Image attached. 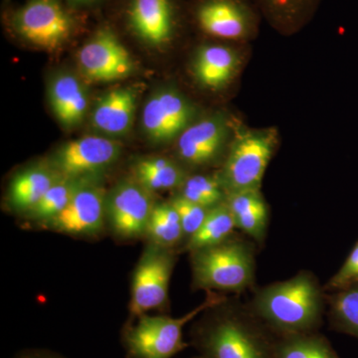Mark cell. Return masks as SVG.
Wrapping results in <instances>:
<instances>
[{
  "instance_id": "cell-15",
  "label": "cell",
  "mask_w": 358,
  "mask_h": 358,
  "mask_svg": "<svg viewBox=\"0 0 358 358\" xmlns=\"http://www.w3.org/2000/svg\"><path fill=\"white\" fill-rule=\"evenodd\" d=\"M225 126L218 119L196 122L179 136L178 154L190 166L209 164L220 152L225 141Z\"/></svg>"
},
{
  "instance_id": "cell-4",
  "label": "cell",
  "mask_w": 358,
  "mask_h": 358,
  "mask_svg": "<svg viewBox=\"0 0 358 358\" xmlns=\"http://www.w3.org/2000/svg\"><path fill=\"white\" fill-rule=\"evenodd\" d=\"M203 358H275L277 346L238 317L222 315L207 322L196 336Z\"/></svg>"
},
{
  "instance_id": "cell-34",
  "label": "cell",
  "mask_w": 358,
  "mask_h": 358,
  "mask_svg": "<svg viewBox=\"0 0 358 358\" xmlns=\"http://www.w3.org/2000/svg\"><path fill=\"white\" fill-rule=\"evenodd\" d=\"M357 281L358 282V278H357Z\"/></svg>"
},
{
  "instance_id": "cell-11",
  "label": "cell",
  "mask_w": 358,
  "mask_h": 358,
  "mask_svg": "<svg viewBox=\"0 0 358 358\" xmlns=\"http://www.w3.org/2000/svg\"><path fill=\"white\" fill-rule=\"evenodd\" d=\"M120 155L121 145L115 141L103 136H84L59 148L51 166L63 178H91L114 164Z\"/></svg>"
},
{
  "instance_id": "cell-10",
  "label": "cell",
  "mask_w": 358,
  "mask_h": 358,
  "mask_svg": "<svg viewBox=\"0 0 358 358\" xmlns=\"http://www.w3.org/2000/svg\"><path fill=\"white\" fill-rule=\"evenodd\" d=\"M78 62L85 77L92 82L117 81L134 70L133 57L108 28H103L85 43L78 53Z\"/></svg>"
},
{
  "instance_id": "cell-26",
  "label": "cell",
  "mask_w": 358,
  "mask_h": 358,
  "mask_svg": "<svg viewBox=\"0 0 358 358\" xmlns=\"http://www.w3.org/2000/svg\"><path fill=\"white\" fill-rule=\"evenodd\" d=\"M179 195L194 203L211 209L222 203L224 190L220 180L210 176H194L185 178Z\"/></svg>"
},
{
  "instance_id": "cell-18",
  "label": "cell",
  "mask_w": 358,
  "mask_h": 358,
  "mask_svg": "<svg viewBox=\"0 0 358 358\" xmlns=\"http://www.w3.org/2000/svg\"><path fill=\"white\" fill-rule=\"evenodd\" d=\"M52 110L66 127L79 124L88 109V96L78 78L61 74L53 80L49 91Z\"/></svg>"
},
{
  "instance_id": "cell-2",
  "label": "cell",
  "mask_w": 358,
  "mask_h": 358,
  "mask_svg": "<svg viewBox=\"0 0 358 358\" xmlns=\"http://www.w3.org/2000/svg\"><path fill=\"white\" fill-rule=\"evenodd\" d=\"M218 296H209L199 307L180 317L166 315H140L136 324L126 327L124 345L128 358H171L188 345L183 341V327L204 310L220 303Z\"/></svg>"
},
{
  "instance_id": "cell-14",
  "label": "cell",
  "mask_w": 358,
  "mask_h": 358,
  "mask_svg": "<svg viewBox=\"0 0 358 358\" xmlns=\"http://www.w3.org/2000/svg\"><path fill=\"white\" fill-rule=\"evenodd\" d=\"M131 29L154 46L169 43L176 29L173 0H131L128 11Z\"/></svg>"
},
{
  "instance_id": "cell-22",
  "label": "cell",
  "mask_w": 358,
  "mask_h": 358,
  "mask_svg": "<svg viewBox=\"0 0 358 358\" xmlns=\"http://www.w3.org/2000/svg\"><path fill=\"white\" fill-rule=\"evenodd\" d=\"M235 227L234 216L227 203L222 202L209 210L199 229L188 238L185 249L193 253L222 243Z\"/></svg>"
},
{
  "instance_id": "cell-1",
  "label": "cell",
  "mask_w": 358,
  "mask_h": 358,
  "mask_svg": "<svg viewBox=\"0 0 358 358\" xmlns=\"http://www.w3.org/2000/svg\"><path fill=\"white\" fill-rule=\"evenodd\" d=\"M256 310L263 320L282 333H310L320 319L319 289L308 275H299L261 292Z\"/></svg>"
},
{
  "instance_id": "cell-5",
  "label": "cell",
  "mask_w": 358,
  "mask_h": 358,
  "mask_svg": "<svg viewBox=\"0 0 358 358\" xmlns=\"http://www.w3.org/2000/svg\"><path fill=\"white\" fill-rule=\"evenodd\" d=\"M274 134L249 131L239 134L224 164L220 180L231 193L259 190L275 148Z\"/></svg>"
},
{
  "instance_id": "cell-7",
  "label": "cell",
  "mask_w": 358,
  "mask_h": 358,
  "mask_svg": "<svg viewBox=\"0 0 358 358\" xmlns=\"http://www.w3.org/2000/svg\"><path fill=\"white\" fill-rule=\"evenodd\" d=\"M174 264L173 250L152 243L145 246L131 282L129 312L133 317H140L166 305Z\"/></svg>"
},
{
  "instance_id": "cell-29",
  "label": "cell",
  "mask_w": 358,
  "mask_h": 358,
  "mask_svg": "<svg viewBox=\"0 0 358 358\" xmlns=\"http://www.w3.org/2000/svg\"><path fill=\"white\" fill-rule=\"evenodd\" d=\"M171 202L180 217L185 236L188 238L192 236L199 229L200 226L204 222L207 214L210 210V209L200 206L179 194L171 199Z\"/></svg>"
},
{
  "instance_id": "cell-28",
  "label": "cell",
  "mask_w": 358,
  "mask_h": 358,
  "mask_svg": "<svg viewBox=\"0 0 358 358\" xmlns=\"http://www.w3.org/2000/svg\"><path fill=\"white\" fill-rule=\"evenodd\" d=\"M334 312L339 327L358 338V288L338 294L334 301Z\"/></svg>"
},
{
  "instance_id": "cell-19",
  "label": "cell",
  "mask_w": 358,
  "mask_h": 358,
  "mask_svg": "<svg viewBox=\"0 0 358 358\" xmlns=\"http://www.w3.org/2000/svg\"><path fill=\"white\" fill-rule=\"evenodd\" d=\"M237 65L236 52L233 49L223 45H206L197 52L193 69L203 86L219 89L230 81Z\"/></svg>"
},
{
  "instance_id": "cell-8",
  "label": "cell",
  "mask_w": 358,
  "mask_h": 358,
  "mask_svg": "<svg viewBox=\"0 0 358 358\" xmlns=\"http://www.w3.org/2000/svg\"><path fill=\"white\" fill-rule=\"evenodd\" d=\"M154 192L136 179L120 181L107 195L106 218L115 236L121 240L145 237L155 206Z\"/></svg>"
},
{
  "instance_id": "cell-16",
  "label": "cell",
  "mask_w": 358,
  "mask_h": 358,
  "mask_svg": "<svg viewBox=\"0 0 358 358\" xmlns=\"http://www.w3.org/2000/svg\"><path fill=\"white\" fill-rule=\"evenodd\" d=\"M60 178L51 164H39L21 171L9 186L6 199L9 208L25 215Z\"/></svg>"
},
{
  "instance_id": "cell-12",
  "label": "cell",
  "mask_w": 358,
  "mask_h": 358,
  "mask_svg": "<svg viewBox=\"0 0 358 358\" xmlns=\"http://www.w3.org/2000/svg\"><path fill=\"white\" fill-rule=\"evenodd\" d=\"M192 108L178 92L162 90L148 99L143 110L145 133L157 143L176 138L188 128Z\"/></svg>"
},
{
  "instance_id": "cell-3",
  "label": "cell",
  "mask_w": 358,
  "mask_h": 358,
  "mask_svg": "<svg viewBox=\"0 0 358 358\" xmlns=\"http://www.w3.org/2000/svg\"><path fill=\"white\" fill-rule=\"evenodd\" d=\"M192 254L196 288L237 292L253 280V259L243 244L224 241Z\"/></svg>"
},
{
  "instance_id": "cell-31",
  "label": "cell",
  "mask_w": 358,
  "mask_h": 358,
  "mask_svg": "<svg viewBox=\"0 0 358 358\" xmlns=\"http://www.w3.org/2000/svg\"><path fill=\"white\" fill-rule=\"evenodd\" d=\"M20 358H61L56 355H50L46 352H31L28 355H22Z\"/></svg>"
},
{
  "instance_id": "cell-13",
  "label": "cell",
  "mask_w": 358,
  "mask_h": 358,
  "mask_svg": "<svg viewBox=\"0 0 358 358\" xmlns=\"http://www.w3.org/2000/svg\"><path fill=\"white\" fill-rule=\"evenodd\" d=\"M197 22L202 30L218 38H246L254 20L246 4L239 0H207L197 8Z\"/></svg>"
},
{
  "instance_id": "cell-21",
  "label": "cell",
  "mask_w": 358,
  "mask_h": 358,
  "mask_svg": "<svg viewBox=\"0 0 358 358\" xmlns=\"http://www.w3.org/2000/svg\"><path fill=\"white\" fill-rule=\"evenodd\" d=\"M133 171V178L152 192L173 189L182 185L185 180L181 167L166 157H152L138 160Z\"/></svg>"
},
{
  "instance_id": "cell-23",
  "label": "cell",
  "mask_w": 358,
  "mask_h": 358,
  "mask_svg": "<svg viewBox=\"0 0 358 358\" xmlns=\"http://www.w3.org/2000/svg\"><path fill=\"white\" fill-rule=\"evenodd\" d=\"M183 237L182 224L173 203L169 201L155 204L145 233L148 243L173 249Z\"/></svg>"
},
{
  "instance_id": "cell-6",
  "label": "cell",
  "mask_w": 358,
  "mask_h": 358,
  "mask_svg": "<svg viewBox=\"0 0 358 358\" xmlns=\"http://www.w3.org/2000/svg\"><path fill=\"white\" fill-rule=\"evenodd\" d=\"M15 31L42 50H60L72 35L74 21L59 0H28L14 13Z\"/></svg>"
},
{
  "instance_id": "cell-33",
  "label": "cell",
  "mask_w": 358,
  "mask_h": 358,
  "mask_svg": "<svg viewBox=\"0 0 358 358\" xmlns=\"http://www.w3.org/2000/svg\"><path fill=\"white\" fill-rule=\"evenodd\" d=\"M195 358H203V357H195Z\"/></svg>"
},
{
  "instance_id": "cell-25",
  "label": "cell",
  "mask_w": 358,
  "mask_h": 358,
  "mask_svg": "<svg viewBox=\"0 0 358 358\" xmlns=\"http://www.w3.org/2000/svg\"><path fill=\"white\" fill-rule=\"evenodd\" d=\"M275 358H339L326 339L307 334H288L277 345Z\"/></svg>"
},
{
  "instance_id": "cell-30",
  "label": "cell",
  "mask_w": 358,
  "mask_h": 358,
  "mask_svg": "<svg viewBox=\"0 0 358 358\" xmlns=\"http://www.w3.org/2000/svg\"><path fill=\"white\" fill-rule=\"evenodd\" d=\"M358 278V243L352 250L345 265L334 275L331 285L334 287H343L352 281H357Z\"/></svg>"
},
{
  "instance_id": "cell-32",
  "label": "cell",
  "mask_w": 358,
  "mask_h": 358,
  "mask_svg": "<svg viewBox=\"0 0 358 358\" xmlns=\"http://www.w3.org/2000/svg\"><path fill=\"white\" fill-rule=\"evenodd\" d=\"M69 1L75 4H89L95 1V0H69Z\"/></svg>"
},
{
  "instance_id": "cell-20",
  "label": "cell",
  "mask_w": 358,
  "mask_h": 358,
  "mask_svg": "<svg viewBox=\"0 0 358 358\" xmlns=\"http://www.w3.org/2000/svg\"><path fill=\"white\" fill-rule=\"evenodd\" d=\"M236 227L257 240L262 239L267 225V206L259 190L231 193L227 202Z\"/></svg>"
},
{
  "instance_id": "cell-17",
  "label": "cell",
  "mask_w": 358,
  "mask_h": 358,
  "mask_svg": "<svg viewBox=\"0 0 358 358\" xmlns=\"http://www.w3.org/2000/svg\"><path fill=\"white\" fill-rule=\"evenodd\" d=\"M136 103L131 89L113 90L96 103L92 117L94 127L113 136L126 134L133 124Z\"/></svg>"
},
{
  "instance_id": "cell-27",
  "label": "cell",
  "mask_w": 358,
  "mask_h": 358,
  "mask_svg": "<svg viewBox=\"0 0 358 358\" xmlns=\"http://www.w3.org/2000/svg\"><path fill=\"white\" fill-rule=\"evenodd\" d=\"M273 20L284 26L294 25L308 13L315 0H261Z\"/></svg>"
},
{
  "instance_id": "cell-9",
  "label": "cell",
  "mask_w": 358,
  "mask_h": 358,
  "mask_svg": "<svg viewBox=\"0 0 358 358\" xmlns=\"http://www.w3.org/2000/svg\"><path fill=\"white\" fill-rule=\"evenodd\" d=\"M107 195L96 176L86 178L64 210L42 227L69 236H96L102 232L107 221Z\"/></svg>"
},
{
  "instance_id": "cell-24",
  "label": "cell",
  "mask_w": 358,
  "mask_h": 358,
  "mask_svg": "<svg viewBox=\"0 0 358 358\" xmlns=\"http://www.w3.org/2000/svg\"><path fill=\"white\" fill-rule=\"evenodd\" d=\"M92 178V176H91ZM84 178H67L61 176L60 178L51 186L37 205L25 214V217L33 222L43 226L52 218L58 215L64 210L65 207L72 199L73 195L78 188L84 182Z\"/></svg>"
}]
</instances>
